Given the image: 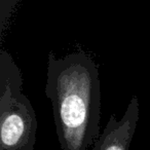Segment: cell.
<instances>
[{"mask_svg": "<svg viewBox=\"0 0 150 150\" xmlns=\"http://www.w3.org/2000/svg\"><path fill=\"white\" fill-rule=\"evenodd\" d=\"M139 118V99L134 96L120 119H117L114 114L110 115L92 150H129Z\"/></svg>", "mask_w": 150, "mask_h": 150, "instance_id": "cell-3", "label": "cell"}, {"mask_svg": "<svg viewBox=\"0 0 150 150\" xmlns=\"http://www.w3.org/2000/svg\"><path fill=\"white\" fill-rule=\"evenodd\" d=\"M23 0H0V32L3 33L5 26L9 23L11 18L18 5Z\"/></svg>", "mask_w": 150, "mask_h": 150, "instance_id": "cell-4", "label": "cell"}, {"mask_svg": "<svg viewBox=\"0 0 150 150\" xmlns=\"http://www.w3.org/2000/svg\"><path fill=\"white\" fill-rule=\"evenodd\" d=\"M45 94L52 106L61 150H88L100 137L99 68L84 52L47 57Z\"/></svg>", "mask_w": 150, "mask_h": 150, "instance_id": "cell-1", "label": "cell"}, {"mask_svg": "<svg viewBox=\"0 0 150 150\" xmlns=\"http://www.w3.org/2000/svg\"><path fill=\"white\" fill-rule=\"evenodd\" d=\"M21 69L6 50L0 52V150H34L37 119L23 93Z\"/></svg>", "mask_w": 150, "mask_h": 150, "instance_id": "cell-2", "label": "cell"}]
</instances>
